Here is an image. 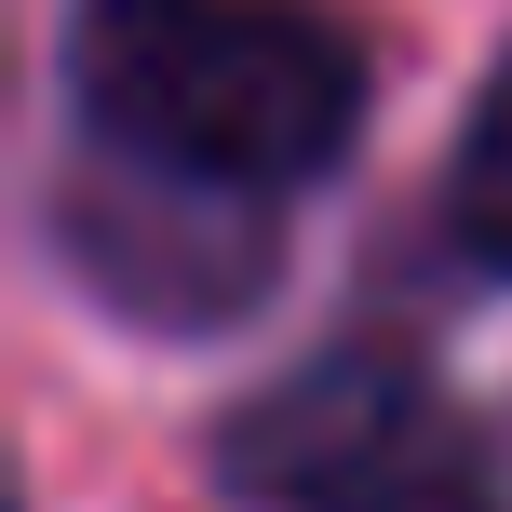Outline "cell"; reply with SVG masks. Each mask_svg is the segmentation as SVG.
Returning <instances> with one entry per match:
<instances>
[{
    "label": "cell",
    "mask_w": 512,
    "mask_h": 512,
    "mask_svg": "<svg viewBox=\"0 0 512 512\" xmlns=\"http://www.w3.org/2000/svg\"><path fill=\"white\" fill-rule=\"evenodd\" d=\"M68 122L81 149L162 162L203 189L297 203L364 135V41L324 0H68Z\"/></svg>",
    "instance_id": "6da1fadb"
},
{
    "label": "cell",
    "mask_w": 512,
    "mask_h": 512,
    "mask_svg": "<svg viewBox=\"0 0 512 512\" xmlns=\"http://www.w3.org/2000/svg\"><path fill=\"white\" fill-rule=\"evenodd\" d=\"M216 486L243 512H512L472 405L378 337L310 351L270 391H243L216 418Z\"/></svg>",
    "instance_id": "7a4b0ae2"
},
{
    "label": "cell",
    "mask_w": 512,
    "mask_h": 512,
    "mask_svg": "<svg viewBox=\"0 0 512 512\" xmlns=\"http://www.w3.org/2000/svg\"><path fill=\"white\" fill-rule=\"evenodd\" d=\"M54 243H68V270L95 283L122 324H149V337H216V324H243V310L283 283V203L162 176V162H122V149L68 162Z\"/></svg>",
    "instance_id": "3957f363"
},
{
    "label": "cell",
    "mask_w": 512,
    "mask_h": 512,
    "mask_svg": "<svg viewBox=\"0 0 512 512\" xmlns=\"http://www.w3.org/2000/svg\"><path fill=\"white\" fill-rule=\"evenodd\" d=\"M445 243L472 256V270H499L512 283V54L486 68V95H472V122H459V149H445Z\"/></svg>",
    "instance_id": "277c9868"
}]
</instances>
